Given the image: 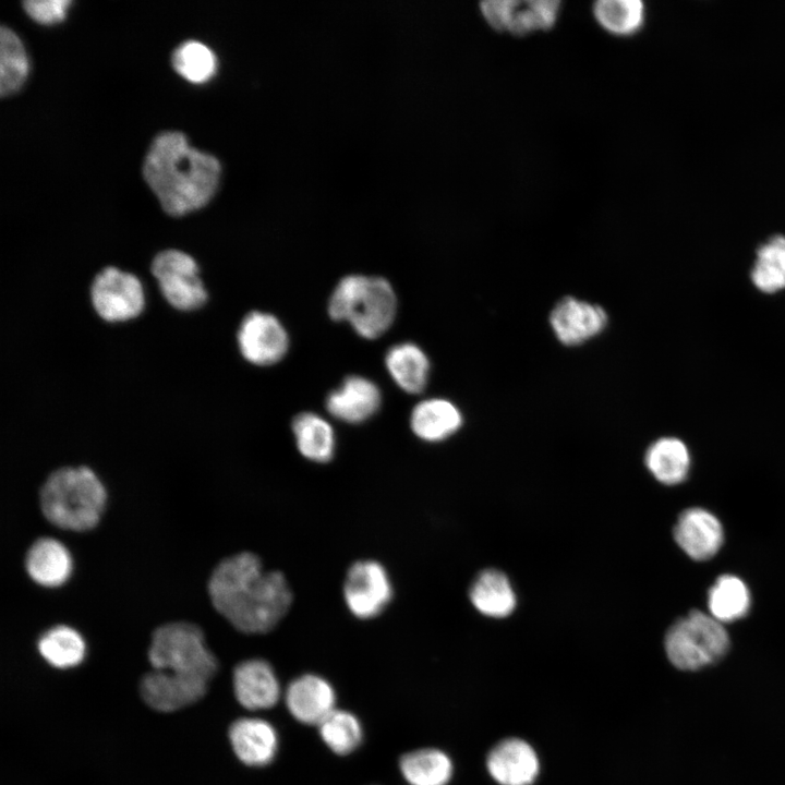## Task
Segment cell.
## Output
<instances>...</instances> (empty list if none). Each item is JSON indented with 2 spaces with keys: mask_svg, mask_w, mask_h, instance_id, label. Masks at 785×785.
I'll return each instance as SVG.
<instances>
[{
  "mask_svg": "<svg viewBox=\"0 0 785 785\" xmlns=\"http://www.w3.org/2000/svg\"><path fill=\"white\" fill-rule=\"evenodd\" d=\"M207 592L215 611L244 633L270 631L292 603L286 577L264 570L261 559L251 552L221 559L210 572Z\"/></svg>",
  "mask_w": 785,
  "mask_h": 785,
  "instance_id": "obj_1",
  "label": "cell"
},
{
  "mask_svg": "<svg viewBox=\"0 0 785 785\" xmlns=\"http://www.w3.org/2000/svg\"><path fill=\"white\" fill-rule=\"evenodd\" d=\"M143 174L164 210L182 216L209 202L218 185L220 164L191 147L184 134L168 131L153 141Z\"/></svg>",
  "mask_w": 785,
  "mask_h": 785,
  "instance_id": "obj_2",
  "label": "cell"
},
{
  "mask_svg": "<svg viewBox=\"0 0 785 785\" xmlns=\"http://www.w3.org/2000/svg\"><path fill=\"white\" fill-rule=\"evenodd\" d=\"M107 494L96 473L86 466L61 467L48 474L39 488V508L52 526L75 532L99 521Z\"/></svg>",
  "mask_w": 785,
  "mask_h": 785,
  "instance_id": "obj_3",
  "label": "cell"
},
{
  "mask_svg": "<svg viewBox=\"0 0 785 785\" xmlns=\"http://www.w3.org/2000/svg\"><path fill=\"white\" fill-rule=\"evenodd\" d=\"M331 319L347 322L365 339H376L394 323L397 297L383 277L348 275L339 280L327 305Z\"/></svg>",
  "mask_w": 785,
  "mask_h": 785,
  "instance_id": "obj_4",
  "label": "cell"
},
{
  "mask_svg": "<svg viewBox=\"0 0 785 785\" xmlns=\"http://www.w3.org/2000/svg\"><path fill=\"white\" fill-rule=\"evenodd\" d=\"M153 669L197 677L209 681L217 660L207 649L202 629L185 620L168 621L154 629L148 648Z\"/></svg>",
  "mask_w": 785,
  "mask_h": 785,
  "instance_id": "obj_5",
  "label": "cell"
},
{
  "mask_svg": "<svg viewBox=\"0 0 785 785\" xmlns=\"http://www.w3.org/2000/svg\"><path fill=\"white\" fill-rule=\"evenodd\" d=\"M664 644L666 655L676 668L698 671L723 659L730 642L722 623L695 609L671 626Z\"/></svg>",
  "mask_w": 785,
  "mask_h": 785,
  "instance_id": "obj_6",
  "label": "cell"
},
{
  "mask_svg": "<svg viewBox=\"0 0 785 785\" xmlns=\"http://www.w3.org/2000/svg\"><path fill=\"white\" fill-rule=\"evenodd\" d=\"M150 273L165 300L179 311L203 306L208 298L196 261L188 253L169 249L155 255Z\"/></svg>",
  "mask_w": 785,
  "mask_h": 785,
  "instance_id": "obj_7",
  "label": "cell"
},
{
  "mask_svg": "<svg viewBox=\"0 0 785 785\" xmlns=\"http://www.w3.org/2000/svg\"><path fill=\"white\" fill-rule=\"evenodd\" d=\"M89 295L96 314L109 323L133 319L145 306L141 280L134 274L116 266H107L94 277Z\"/></svg>",
  "mask_w": 785,
  "mask_h": 785,
  "instance_id": "obj_8",
  "label": "cell"
},
{
  "mask_svg": "<svg viewBox=\"0 0 785 785\" xmlns=\"http://www.w3.org/2000/svg\"><path fill=\"white\" fill-rule=\"evenodd\" d=\"M561 3L557 0H490L480 3L485 22L496 32L526 36L550 31L558 21Z\"/></svg>",
  "mask_w": 785,
  "mask_h": 785,
  "instance_id": "obj_9",
  "label": "cell"
},
{
  "mask_svg": "<svg viewBox=\"0 0 785 785\" xmlns=\"http://www.w3.org/2000/svg\"><path fill=\"white\" fill-rule=\"evenodd\" d=\"M391 597L390 579L379 563L360 560L351 565L343 583V599L355 617L370 619L377 616Z\"/></svg>",
  "mask_w": 785,
  "mask_h": 785,
  "instance_id": "obj_10",
  "label": "cell"
},
{
  "mask_svg": "<svg viewBox=\"0 0 785 785\" xmlns=\"http://www.w3.org/2000/svg\"><path fill=\"white\" fill-rule=\"evenodd\" d=\"M237 342L242 357L258 366L279 362L289 349V337L280 321L262 311H252L243 317Z\"/></svg>",
  "mask_w": 785,
  "mask_h": 785,
  "instance_id": "obj_11",
  "label": "cell"
},
{
  "mask_svg": "<svg viewBox=\"0 0 785 785\" xmlns=\"http://www.w3.org/2000/svg\"><path fill=\"white\" fill-rule=\"evenodd\" d=\"M548 321L561 345L576 347L601 335L608 324V315L599 304L566 295L553 306Z\"/></svg>",
  "mask_w": 785,
  "mask_h": 785,
  "instance_id": "obj_12",
  "label": "cell"
},
{
  "mask_svg": "<svg viewBox=\"0 0 785 785\" xmlns=\"http://www.w3.org/2000/svg\"><path fill=\"white\" fill-rule=\"evenodd\" d=\"M208 681L162 669L145 674L140 692L145 703L159 712H173L200 700Z\"/></svg>",
  "mask_w": 785,
  "mask_h": 785,
  "instance_id": "obj_13",
  "label": "cell"
},
{
  "mask_svg": "<svg viewBox=\"0 0 785 785\" xmlns=\"http://www.w3.org/2000/svg\"><path fill=\"white\" fill-rule=\"evenodd\" d=\"M674 538L689 557L706 560L720 551L724 530L715 515L706 509L692 507L679 515L674 527Z\"/></svg>",
  "mask_w": 785,
  "mask_h": 785,
  "instance_id": "obj_14",
  "label": "cell"
},
{
  "mask_svg": "<svg viewBox=\"0 0 785 785\" xmlns=\"http://www.w3.org/2000/svg\"><path fill=\"white\" fill-rule=\"evenodd\" d=\"M285 700L290 714L307 725L318 726L336 709L333 686L314 674L293 679L286 690Z\"/></svg>",
  "mask_w": 785,
  "mask_h": 785,
  "instance_id": "obj_15",
  "label": "cell"
},
{
  "mask_svg": "<svg viewBox=\"0 0 785 785\" xmlns=\"http://www.w3.org/2000/svg\"><path fill=\"white\" fill-rule=\"evenodd\" d=\"M381 402V390L375 383L366 377L352 375L329 392L326 409L334 418L357 424L373 416Z\"/></svg>",
  "mask_w": 785,
  "mask_h": 785,
  "instance_id": "obj_16",
  "label": "cell"
},
{
  "mask_svg": "<svg viewBox=\"0 0 785 785\" xmlns=\"http://www.w3.org/2000/svg\"><path fill=\"white\" fill-rule=\"evenodd\" d=\"M233 689L247 710L273 708L280 698V685L271 665L262 659L239 663L233 671Z\"/></svg>",
  "mask_w": 785,
  "mask_h": 785,
  "instance_id": "obj_17",
  "label": "cell"
},
{
  "mask_svg": "<svg viewBox=\"0 0 785 785\" xmlns=\"http://www.w3.org/2000/svg\"><path fill=\"white\" fill-rule=\"evenodd\" d=\"M539 759L522 739L508 738L488 753L487 770L500 785H530L539 774Z\"/></svg>",
  "mask_w": 785,
  "mask_h": 785,
  "instance_id": "obj_18",
  "label": "cell"
},
{
  "mask_svg": "<svg viewBox=\"0 0 785 785\" xmlns=\"http://www.w3.org/2000/svg\"><path fill=\"white\" fill-rule=\"evenodd\" d=\"M229 740L238 759L250 766L269 764L278 751L277 732L262 718L237 720L229 727Z\"/></svg>",
  "mask_w": 785,
  "mask_h": 785,
  "instance_id": "obj_19",
  "label": "cell"
},
{
  "mask_svg": "<svg viewBox=\"0 0 785 785\" xmlns=\"http://www.w3.org/2000/svg\"><path fill=\"white\" fill-rule=\"evenodd\" d=\"M24 567L27 576L37 584L55 588L64 583L71 575L72 559L68 548L50 536L36 539L27 548Z\"/></svg>",
  "mask_w": 785,
  "mask_h": 785,
  "instance_id": "obj_20",
  "label": "cell"
},
{
  "mask_svg": "<svg viewBox=\"0 0 785 785\" xmlns=\"http://www.w3.org/2000/svg\"><path fill=\"white\" fill-rule=\"evenodd\" d=\"M460 409L445 398H428L419 402L411 412L413 433L425 442H440L454 435L462 425Z\"/></svg>",
  "mask_w": 785,
  "mask_h": 785,
  "instance_id": "obj_21",
  "label": "cell"
},
{
  "mask_svg": "<svg viewBox=\"0 0 785 785\" xmlns=\"http://www.w3.org/2000/svg\"><path fill=\"white\" fill-rule=\"evenodd\" d=\"M385 364L394 382L403 391L415 395L425 389L431 364L419 346L412 342L392 346L385 355Z\"/></svg>",
  "mask_w": 785,
  "mask_h": 785,
  "instance_id": "obj_22",
  "label": "cell"
},
{
  "mask_svg": "<svg viewBox=\"0 0 785 785\" xmlns=\"http://www.w3.org/2000/svg\"><path fill=\"white\" fill-rule=\"evenodd\" d=\"M645 466L653 476L667 485L683 482L690 469V454L686 444L672 436L653 442L645 451Z\"/></svg>",
  "mask_w": 785,
  "mask_h": 785,
  "instance_id": "obj_23",
  "label": "cell"
},
{
  "mask_svg": "<svg viewBox=\"0 0 785 785\" xmlns=\"http://www.w3.org/2000/svg\"><path fill=\"white\" fill-rule=\"evenodd\" d=\"M469 594L473 606L490 617H506L516 606V595L508 578L495 569L482 571L473 581Z\"/></svg>",
  "mask_w": 785,
  "mask_h": 785,
  "instance_id": "obj_24",
  "label": "cell"
},
{
  "mask_svg": "<svg viewBox=\"0 0 785 785\" xmlns=\"http://www.w3.org/2000/svg\"><path fill=\"white\" fill-rule=\"evenodd\" d=\"M292 432L300 454L314 462H327L335 452V433L325 419L302 412L292 421Z\"/></svg>",
  "mask_w": 785,
  "mask_h": 785,
  "instance_id": "obj_25",
  "label": "cell"
},
{
  "mask_svg": "<svg viewBox=\"0 0 785 785\" xmlns=\"http://www.w3.org/2000/svg\"><path fill=\"white\" fill-rule=\"evenodd\" d=\"M750 605V591L737 576L722 575L709 590V614L722 624L742 618Z\"/></svg>",
  "mask_w": 785,
  "mask_h": 785,
  "instance_id": "obj_26",
  "label": "cell"
},
{
  "mask_svg": "<svg viewBox=\"0 0 785 785\" xmlns=\"http://www.w3.org/2000/svg\"><path fill=\"white\" fill-rule=\"evenodd\" d=\"M400 771L410 785H447L452 775V763L445 752L424 748L403 754Z\"/></svg>",
  "mask_w": 785,
  "mask_h": 785,
  "instance_id": "obj_27",
  "label": "cell"
},
{
  "mask_svg": "<svg viewBox=\"0 0 785 785\" xmlns=\"http://www.w3.org/2000/svg\"><path fill=\"white\" fill-rule=\"evenodd\" d=\"M37 650L51 666L69 668L82 662L86 645L77 630L67 625H56L39 637Z\"/></svg>",
  "mask_w": 785,
  "mask_h": 785,
  "instance_id": "obj_28",
  "label": "cell"
},
{
  "mask_svg": "<svg viewBox=\"0 0 785 785\" xmlns=\"http://www.w3.org/2000/svg\"><path fill=\"white\" fill-rule=\"evenodd\" d=\"M592 13L605 32L618 37L637 34L645 21V5L640 0H599Z\"/></svg>",
  "mask_w": 785,
  "mask_h": 785,
  "instance_id": "obj_29",
  "label": "cell"
},
{
  "mask_svg": "<svg viewBox=\"0 0 785 785\" xmlns=\"http://www.w3.org/2000/svg\"><path fill=\"white\" fill-rule=\"evenodd\" d=\"M750 277L753 286L763 293L785 289L784 235H773L758 247Z\"/></svg>",
  "mask_w": 785,
  "mask_h": 785,
  "instance_id": "obj_30",
  "label": "cell"
},
{
  "mask_svg": "<svg viewBox=\"0 0 785 785\" xmlns=\"http://www.w3.org/2000/svg\"><path fill=\"white\" fill-rule=\"evenodd\" d=\"M28 72V60L19 36L10 28H0V94L16 92Z\"/></svg>",
  "mask_w": 785,
  "mask_h": 785,
  "instance_id": "obj_31",
  "label": "cell"
},
{
  "mask_svg": "<svg viewBox=\"0 0 785 785\" xmlns=\"http://www.w3.org/2000/svg\"><path fill=\"white\" fill-rule=\"evenodd\" d=\"M317 727L323 741L339 756L351 753L362 742L361 723L348 711L335 709Z\"/></svg>",
  "mask_w": 785,
  "mask_h": 785,
  "instance_id": "obj_32",
  "label": "cell"
},
{
  "mask_svg": "<svg viewBox=\"0 0 785 785\" xmlns=\"http://www.w3.org/2000/svg\"><path fill=\"white\" fill-rule=\"evenodd\" d=\"M174 70L192 83H204L216 72L217 59L214 52L196 40L182 43L172 55Z\"/></svg>",
  "mask_w": 785,
  "mask_h": 785,
  "instance_id": "obj_33",
  "label": "cell"
},
{
  "mask_svg": "<svg viewBox=\"0 0 785 785\" xmlns=\"http://www.w3.org/2000/svg\"><path fill=\"white\" fill-rule=\"evenodd\" d=\"M69 0H28L24 1L25 11L41 24H52L64 19Z\"/></svg>",
  "mask_w": 785,
  "mask_h": 785,
  "instance_id": "obj_34",
  "label": "cell"
}]
</instances>
